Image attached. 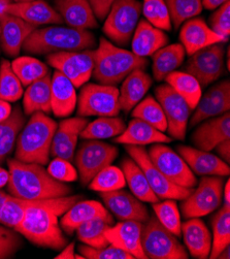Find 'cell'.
<instances>
[{"label":"cell","mask_w":230,"mask_h":259,"mask_svg":"<svg viewBox=\"0 0 230 259\" xmlns=\"http://www.w3.org/2000/svg\"><path fill=\"white\" fill-rule=\"evenodd\" d=\"M10 181L9 194L24 199H48L69 195L72 188L54 179L43 165L22 162L15 158L8 160Z\"/></svg>","instance_id":"obj_1"},{"label":"cell","mask_w":230,"mask_h":259,"mask_svg":"<svg viewBox=\"0 0 230 259\" xmlns=\"http://www.w3.org/2000/svg\"><path fill=\"white\" fill-rule=\"evenodd\" d=\"M95 45L96 38L89 30L54 25L36 28L25 40L22 49L31 55H49L94 49Z\"/></svg>","instance_id":"obj_2"},{"label":"cell","mask_w":230,"mask_h":259,"mask_svg":"<svg viewBox=\"0 0 230 259\" xmlns=\"http://www.w3.org/2000/svg\"><path fill=\"white\" fill-rule=\"evenodd\" d=\"M148 63L146 58L114 45L106 37H100L98 48L95 50L92 76L102 85L117 87L133 70H145Z\"/></svg>","instance_id":"obj_3"},{"label":"cell","mask_w":230,"mask_h":259,"mask_svg":"<svg viewBox=\"0 0 230 259\" xmlns=\"http://www.w3.org/2000/svg\"><path fill=\"white\" fill-rule=\"evenodd\" d=\"M58 124L44 113L36 112L25 124L17 139L15 159L47 165Z\"/></svg>","instance_id":"obj_4"},{"label":"cell","mask_w":230,"mask_h":259,"mask_svg":"<svg viewBox=\"0 0 230 259\" xmlns=\"http://www.w3.org/2000/svg\"><path fill=\"white\" fill-rule=\"evenodd\" d=\"M141 243L149 259H187L189 254L174 235L168 231L155 215L143 224Z\"/></svg>","instance_id":"obj_5"},{"label":"cell","mask_w":230,"mask_h":259,"mask_svg":"<svg viewBox=\"0 0 230 259\" xmlns=\"http://www.w3.org/2000/svg\"><path fill=\"white\" fill-rule=\"evenodd\" d=\"M142 14L139 0H115L102 31L118 47L128 46Z\"/></svg>","instance_id":"obj_6"},{"label":"cell","mask_w":230,"mask_h":259,"mask_svg":"<svg viewBox=\"0 0 230 259\" xmlns=\"http://www.w3.org/2000/svg\"><path fill=\"white\" fill-rule=\"evenodd\" d=\"M224 177L206 176L180 205L185 219L200 218L216 211L223 199Z\"/></svg>","instance_id":"obj_7"},{"label":"cell","mask_w":230,"mask_h":259,"mask_svg":"<svg viewBox=\"0 0 230 259\" xmlns=\"http://www.w3.org/2000/svg\"><path fill=\"white\" fill-rule=\"evenodd\" d=\"M118 154V148L111 144L100 142V140H83L73 158L82 185H89L101 169L114 162Z\"/></svg>","instance_id":"obj_8"},{"label":"cell","mask_w":230,"mask_h":259,"mask_svg":"<svg viewBox=\"0 0 230 259\" xmlns=\"http://www.w3.org/2000/svg\"><path fill=\"white\" fill-rule=\"evenodd\" d=\"M76 103L80 117H115L121 112L116 86L87 84L82 88Z\"/></svg>","instance_id":"obj_9"},{"label":"cell","mask_w":230,"mask_h":259,"mask_svg":"<svg viewBox=\"0 0 230 259\" xmlns=\"http://www.w3.org/2000/svg\"><path fill=\"white\" fill-rule=\"evenodd\" d=\"M125 150L142 168L150 187L159 199L171 198L175 200H183L192 192L193 188L181 187L170 182L152 162L145 146L125 145Z\"/></svg>","instance_id":"obj_10"},{"label":"cell","mask_w":230,"mask_h":259,"mask_svg":"<svg viewBox=\"0 0 230 259\" xmlns=\"http://www.w3.org/2000/svg\"><path fill=\"white\" fill-rule=\"evenodd\" d=\"M223 42L203 48L189 56L184 71L193 75L201 87H208L225 74Z\"/></svg>","instance_id":"obj_11"},{"label":"cell","mask_w":230,"mask_h":259,"mask_svg":"<svg viewBox=\"0 0 230 259\" xmlns=\"http://www.w3.org/2000/svg\"><path fill=\"white\" fill-rule=\"evenodd\" d=\"M94 59V49L59 52V53L49 54L47 56L48 64L65 75L75 88L82 87L91 79Z\"/></svg>","instance_id":"obj_12"},{"label":"cell","mask_w":230,"mask_h":259,"mask_svg":"<svg viewBox=\"0 0 230 259\" xmlns=\"http://www.w3.org/2000/svg\"><path fill=\"white\" fill-rule=\"evenodd\" d=\"M148 150L152 162L170 182L185 188H194L197 185L195 175L174 150L162 144H153Z\"/></svg>","instance_id":"obj_13"},{"label":"cell","mask_w":230,"mask_h":259,"mask_svg":"<svg viewBox=\"0 0 230 259\" xmlns=\"http://www.w3.org/2000/svg\"><path fill=\"white\" fill-rule=\"evenodd\" d=\"M155 96L165 115L168 136L177 141H184L191 113L187 102L168 84L156 87Z\"/></svg>","instance_id":"obj_14"},{"label":"cell","mask_w":230,"mask_h":259,"mask_svg":"<svg viewBox=\"0 0 230 259\" xmlns=\"http://www.w3.org/2000/svg\"><path fill=\"white\" fill-rule=\"evenodd\" d=\"M100 198L104 200L108 210L120 221L134 220L145 223L149 217L147 206L132 193L117 189L108 192H99Z\"/></svg>","instance_id":"obj_15"},{"label":"cell","mask_w":230,"mask_h":259,"mask_svg":"<svg viewBox=\"0 0 230 259\" xmlns=\"http://www.w3.org/2000/svg\"><path fill=\"white\" fill-rule=\"evenodd\" d=\"M229 110L230 83L229 80H223L201 95L190 120V126L195 127L202 121L227 113Z\"/></svg>","instance_id":"obj_16"},{"label":"cell","mask_w":230,"mask_h":259,"mask_svg":"<svg viewBox=\"0 0 230 259\" xmlns=\"http://www.w3.org/2000/svg\"><path fill=\"white\" fill-rule=\"evenodd\" d=\"M37 27L8 13L0 15V48L9 57H17L26 38Z\"/></svg>","instance_id":"obj_17"},{"label":"cell","mask_w":230,"mask_h":259,"mask_svg":"<svg viewBox=\"0 0 230 259\" xmlns=\"http://www.w3.org/2000/svg\"><path fill=\"white\" fill-rule=\"evenodd\" d=\"M88 123L87 118L80 116L68 118L60 122L53 137L51 155L53 157H60L71 162L74 158V151L78 145L80 134Z\"/></svg>","instance_id":"obj_18"},{"label":"cell","mask_w":230,"mask_h":259,"mask_svg":"<svg viewBox=\"0 0 230 259\" xmlns=\"http://www.w3.org/2000/svg\"><path fill=\"white\" fill-rule=\"evenodd\" d=\"M226 140H230L229 112L202 121L191 137L195 148L207 152L215 150L220 143Z\"/></svg>","instance_id":"obj_19"},{"label":"cell","mask_w":230,"mask_h":259,"mask_svg":"<svg viewBox=\"0 0 230 259\" xmlns=\"http://www.w3.org/2000/svg\"><path fill=\"white\" fill-rule=\"evenodd\" d=\"M176 150L195 175L228 177L230 174L229 164L210 152L183 145L177 146Z\"/></svg>","instance_id":"obj_20"},{"label":"cell","mask_w":230,"mask_h":259,"mask_svg":"<svg viewBox=\"0 0 230 259\" xmlns=\"http://www.w3.org/2000/svg\"><path fill=\"white\" fill-rule=\"evenodd\" d=\"M143 224L134 220L121 221L116 225H111L106 230L105 236L109 244L128 252L134 258L148 259L141 243Z\"/></svg>","instance_id":"obj_21"},{"label":"cell","mask_w":230,"mask_h":259,"mask_svg":"<svg viewBox=\"0 0 230 259\" xmlns=\"http://www.w3.org/2000/svg\"><path fill=\"white\" fill-rule=\"evenodd\" d=\"M180 41L189 56L214 44L227 42L222 36L211 29L206 21L196 17L183 23L180 30Z\"/></svg>","instance_id":"obj_22"},{"label":"cell","mask_w":230,"mask_h":259,"mask_svg":"<svg viewBox=\"0 0 230 259\" xmlns=\"http://www.w3.org/2000/svg\"><path fill=\"white\" fill-rule=\"evenodd\" d=\"M6 13L16 16L35 27L41 25L62 24L63 19L44 0H30L23 3H11L6 8Z\"/></svg>","instance_id":"obj_23"},{"label":"cell","mask_w":230,"mask_h":259,"mask_svg":"<svg viewBox=\"0 0 230 259\" xmlns=\"http://www.w3.org/2000/svg\"><path fill=\"white\" fill-rule=\"evenodd\" d=\"M54 5L68 27L84 30L98 27L89 0H54Z\"/></svg>","instance_id":"obj_24"},{"label":"cell","mask_w":230,"mask_h":259,"mask_svg":"<svg viewBox=\"0 0 230 259\" xmlns=\"http://www.w3.org/2000/svg\"><path fill=\"white\" fill-rule=\"evenodd\" d=\"M96 217H101L114 222L112 214L99 201L80 200L62 215L60 226L65 234L71 236L81 224Z\"/></svg>","instance_id":"obj_25"},{"label":"cell","mask_w":230,"mask_h":259,"mask_svg":"<svg viewBox=\"0 0 230 259\" xmlns=\"http://www.w3.org/2000/svg\"><path fill=\"white\" fill-rule=\"evenodd\" d=\"M78 96L75 87L65 75L56 70L51 80V109L58 117H68L75 109Z\"/></svg>","instance_id":"obj_26"},{"label":"cell","mask_w":230,"mask_h":259,"mask_svg":"<svg viewBox=\"0 0 230 259\" xmlns=\"http://www.w3.org/2000/svg\"><path fill=\"white\" fill-rule=\"evenodd\" d=\"M168 41L169 38L163 30L154 27L146 19H142L139 21L131 38L132 53L147 58L165 47Z\"/></svg>","instance_id":"obj_27"},{"label":"cell","mask_w":230,"mask_h":259,"mask_svg":"<svg viewBox=\"0 0 230 259\" xmlns=\"http://www.w3.org/2000/svg\"><path fill=\"white\" fill-rule=\"evenodd\" d=\"M184 243L194 258H209L212 249V235L199 218H190L181 224Z\"/></svg>","instance_id":"obj_28"},{"label":"cell","mask_w":230,"mask_h":259,"mask_svg":"<svg viewBox=\"0 0 230 259\" xmlns=\"http://www.w3.org/2000/svg\"><path fill=\"white\" fill-rule=\"evenodd\" d=\"M113 142L123 145L147 146L153 144H168L172 142V139L150 124L133 118L127 125L125 131L120 136L116 137Z\"/></svg>","instance_id":"obj_29"},{"label":"cell","mask_w":230,"mask_h":259,"mask_svg":"<svg viewBox=\"0 0 230 259\" xmlns=\"http://www.w3.org/2000/svg\"><path fill=\"white\" fill-rule=\"evenodd\" d=\"M153 84L152 76L144 69H135L123 80L119 91L121 111L129 113L145 97Z\"/></svg>","instance_id":"obj_30"},{"label":"cell","mask_w":230,"mask_h":259,"mask_svg":"<svg viewBox=\"0 0 230 259\" xmlns=\"http://www.w3.org/2000/svg\"><path fill=\"white\" fill-rule=\"evenodd\" d=\"M186 52L181 44L166 45L152 55L153 76L157 82H162L170 72L176 70L185 60Z\"/></svg>","instance_id":"obj_31"},{"label":"cell","mask_w":230,"mask_h":259,"mask_svg":"<svg viewBox=\"0 0 230 259\" xmlns=\"http://www.w3.org/2000/svg\"><path fill=\"white\" fill-rule=\"evenodd\" d=\"M120 168L123 171L126 184L129 186L131 193L135 197L143 202L150 203H155L160 200L150 187L142 168L131 157H125L120 163Z\"/></svg>","instance_id":"obj_32"},{"label":"cell","mask_w":230,"mask_h":259,"mask_svg":"<svg viewBox=\"0 0 230 259\" xmlns=\"http://www.w3.org/2000/svg\"><path fill=\"white\" fill-rule=\"evenodd\" d=\"M51 80L52 75L49 72L42 79L27 86L24 93L23 107L25 115H32L36 112L50 114L51 109Z\"/></svg>","instance_id":"obj_33"},{"label":"cell","mask_w":230,"mask_h":259,"mask_svg":"<svg viewBox=\"0 0 230 259\" xmlns=\"http://www.w3.org/2000/svg\"><path fill=\"white\" fill-rule=\"evenodd\" d=\"M25 125V116L18 106L13 109L11 116L0 122V165L9 157L17 143L18 136Z\"/></svg>","instance_id":"obj_34"},{"label":"cell","mask_w":230,"mask_h":259,"mask_svg":"<svg viewBox=\"0 0 230 259\" xmlns=\"http://www.w3.org/2000/svg\"><path fill=\"white\" fill-rule=\"evenodd\" d=\"M178 95L183 97L191 111H194L202 95L201 86L195 77L185 71H172L164 79Z\"/></svg>","instance_id":"obj_35"},{"label":"cell","mask_w":230,"mask_h":259,"mask_svg":"<svg viewBox=\"0 0 230 259\" xmlns=\"http://www.w3.org/2000/svg\"><path fill=\"white\" fill-rule=\"evenodd\" d=\"M126 128L123 119L115 117H99L89 122L80 134L83 140H106L120 136Z\"/></svg>","instance_id":"obj_36"},{"label":"cell","mask_w":230,"mask_h":259,"mask_svg":"<svg viewBox=\"0 0 230 259\" xmlns=\"http://www.w3.org/2000/svg\"><path fill=\"white\" fill-rule=\"evenodd\" d=\"M213 239L209 258H218L221 252L230 244V205L223 204L212 218Z\"/></svg>","instance_id":"obj_37"},{"label":"cell","mask_w":230,"mask_h":259,"mask_svg":"<svg viewBox=\"0 0 230 259\" xmlns=\"http://www.w3.org/2000/svg\"><path fill=\"white\" fill-rule=\"evenodd\" d=\"M113 224L114 222L105 218L96 217L84 222L76 228V237H78L79 241L87 246L94 248L106 247L110 244L105 236V232Z\"/></svg>","instance_id":"obj_38"},{"label":"cell","mask_w":230,"mask_h":259,"mask_svg":"<svg viewBox=\"0 0 230 259\" xmlns=\"http://www.w3.org/2000/svg\"><path fill=\"white\" fill-rule=\"evenodd\" d=\"M131 116L140 119L158 131L164 133L167 129V122L160 103L153 96L149 95L143 98L131 110Z\"/></svg>","instance_id":"obj_39"},{"label":"cell","mask_w":230,"mask_h":259,"mask_svg":"<svg viewBox=\"0 0 230 259\" xmlns=\"http://www.w3.org/2000/svg\"><path fill=\"white\" fill-rule=\"evenodd\" d=\"M11 65L24 86H29L50 72L49 67L43 62L30 56L17 57L11 62Z\"/></svg>","instance_id":"obj_40"},{"label":"cell","mask_w":230,"mask_h":259,"mask_svg":"<svg viewBox=\"0 0 230 259\" xmlns=\"http://www.w3.org/2000/svg\"><path fill=\"white\" fill-rule=\"evenodd\" d=\"M153 211L159 222L176 238L182 237L181 215L175 199L167 198L162 202L153 203Z\"/></svg>","instance_id":"obj_41"},{"label":"cell","mask_w":230,"mask_h":259,"mask_svg":"<svg viewBox=\"0 0 230 259\" xmlns=\"http://www.w3.org/2000/svg\"><path fill=\"white\" fill-rule=\"evenodd\" d=\"M14 72L11 62L3 59L0 62V99L16 102L23 95V87Z\"/></svg>","instance_id":"obj_42"},{"label":"cell","mask_w":230,"mask_h":259,"mask_svg":"<svg viewBox=\"0 0 230 259\" xmlns=\"http://www.w3.org/2000/svg\"><path fill=\"white\" fill-rule=\"evenodd\" d=\"M168 9L171 24L177 29L189 19L195 18L202 12L201 0H164Z\"/></svg>","instance_id":"obj_43"},{"label":"cell","mask_w":230,"mask_h":259,"mask_svg":"<svg viewBox=\"0 0 230 259\" xmlns=\"http://www.w3.org/2000/svg\"><path fill=\"white\" fill-rule=\"evenodd\" d=\"M126 185L123 171L118 166L108 165L101 169L89 183V188L97 192H108L122 189Z\"/></svg>","instance_id":"obj_44"},{"label":"cell","mask_w":230,"mask_h":259,"mask_svg":"<svg viewBox=\"0 0 230 259\" xmlns=\"http://www.w3.org/2000/svg\"><path fill=\"white\" fill-rule=\"evenodd\" d=\"M142 12L146 20L154 27L170 31L172 24L164 0H143Z\"/></svg>","instance_id":"obj_45"},{"label":"cell","mask_w":230,"mask_h":259,"mask_svg":"<svg viewBox=\"0 0 230 259\" xmlns=\"http://www.w3.org/2000/svg\"><path fill=\"white\" fill-rule=\"evenodd\" d=\"M79 252L85 259H134L128 252L111 244L102 248H94L84 244L79 246Z\"/></svg>","instance_id":"obj_46"},{"label":"cell","mask_w":230,"mask_h":259,"mask_svg":"<svg viewBox=\"0 0 230 259\" xmlns=\"http://www.w3.org/2000/svg\"><path fill=\"white\" fill-rule=\"evenodd\" d=\"M211 29L228 41L230 36V3L220 6L210 18Z\"/></svg>","instance_id":"obj_47"},{"label":"cell","mask_w":230,"mask_h":259,"mask_svg":"<svg viewBox=\"0 0 230 259\" xmlns=\"http://www.w3.org/2000/svg\"><path fill=\"white\" fill-rule=\"evenodd\" d=\"M47 170L54 179L64 183L75 182L79 177L78 171L72 166L70 161L60 157H55L51 161Z\"/></svg>","instance_id":"obj_48"},{"label":"cell","mask_w":230,"mask_h":259,"mask_svg":"<svg viewBox=\"0 0 230 259\" xmlns=\"http://www.w3.org/2000/svg\"><path fill=\"white\" fill-rule=\"evenodd\" d=\"M21 246V235H19L15 229L0 224V248L9 251L15 256Z\"/></svg>","instance_id":"obj_49"},{"label":"cell","mask_w":230,"mask_h":259,"mask_svg":"<svg viewBox=\"0 0 230 259\" xmlns=\"http://www.w3.org/2000/svg\"><path fill=\"white\" fill-rule=\"evenodd\" d=\"M114 2L115 0H89L96 19L100 21H104L107 18Z\"/></svg>","instance_id":"obj_50"},{"label":"cell","mask_w":230,"mask_h":259,"mask_svg":"<svg viewBox=\"0 0 230 259\" xmlns=\"http://www.w3.org/2000/svg\"><path fill=\"white\" fill-rule=\"evenodd\" d=\"M74 247H75L74 243L67 244L55 258L56 259H85L83 255L75 254Z\"/></svg>","instance_id":"obj_51"},{"label":"cell","mask_w":230,"mask_h":259,"mask_svg":"<svg viewBox=\"0 0 230 259\" xmlns=\"http://www.w3.org/2000/svg\"><path fill=\"white\" fill-rule=\"evenodd\" d=\"M216 151L219 156L224 162L229 164L230 162V140H226L220 143L216 148Z\"/></svg>","instance_id":"obj_52"},{"label":"cell","mask_w":230,"mask_h":259,"mask_svg":"<svg viewBox=\"0 0 230 259\" xmlns=\"http://www.w3.org/2000/svg\"><path fill=\"white\" fill-rule=\"evenodd\" d=\"M13 112V108L9 101L0 99V122L7 120Z\"/></svg>","instance_id":"obj_53"},{"label":"cell","mask_w":230,"mask_h":259,"mask_svg":"<svg viewBox=\"0 0 230 259\" xmlns=\"http://www.w3.org/2000/svg\"><path fill=\"white\" fill-rule=\"evenodd\" d=\"M229 0H201L202 7L207 10H216Z\"/></svg>","instance_id":"obj_54"},{"label":"cell","mask_w":230,"mask_h":259,"mask_svg":"<svg viewBox=\"0 0 230 259\" xmlns=\"http://www.w3.org/2000/svg\"><path fill=\"white\" fill-rule=\"evenodd\" d=\"M10 181V171L0 167V189L8 185Z\"/></svg>","instance_id":"obj_55"},{"label":"cell","mask_w":230,"mask_h":259,"mask_svg":"<svg viewBox=\"0 0 230 259\" xmlns=\"http://www.w3.org/2000/svg\"><path fill=\"white\" fill-rule=\"evenodd\" d=\"M223 199L224 204L230 205V181L227 180L223 186Z\"/></svg>","instance_id":"obj_56"},{"label":"cell","mask_w":230,"mask_h":259,"mask_svg":"<svg viewBox=\"0 0 230 259\" xmlns=\"http://www.w3.org/2000/svg\"><path fill=\"white\" fill-rule=\"evenodd\" d=\"M13 257H14V255L12 253L0 248V259H8V258H13Z\"/></svg>","instance_id":"obj_57"},{"label":"cell","mask_w":230,"mask_h":259,"mask_svg":"<svg viewBox=\"0 0 230 259\" xmlns=\"http://www.w3.org/2000/svg\"><path fill=\"white\" fill-rule=\"evenodd\" d=\"M8 196H9V193H6L4 191H0V210H2L3 205H4L5 201L7 200Z\"/></svg>","instance_id":"obj_58"},{"label":"cell","mask_w":230,"mask_h":259,"mask_svg":"<svg viewBox=\"0 0 230 259\" xmlns=\"http://www.w3.org/2000/svg\"><path fill=\"white\" fill-rule=\"evenodd\" d=\"M230 250H229V246H227L222 252H221V254L219 255V257L218 258H226V259H228V258H230Z\"/></svg>","instance_id":"obj_59"},{"label":"cell","mask_w":230,"mask_h":259,"mask_svg":"<svg viewBox=\"0 0 230 259\" xmlns=\"http://www.w3.org/2000/svg\"><path fill=\"white\" fill-rule=\"evenodd\" d=\"M23 2H30V0H13V3H23Z\"/></svg>","instance_id":"obj_60"}]
</instances>
